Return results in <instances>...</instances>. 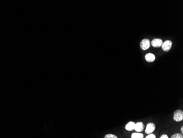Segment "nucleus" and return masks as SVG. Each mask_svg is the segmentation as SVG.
Returning a JSON list of instances; mask_svg holds the SVG:
<instances>
[{"label": "nucleus", "mask_w": 183, "mask_h": 138, "mask_svg": "<svg viewBox=\"0 0 183 138\" xmlns=\"http://www.w3.org/2000/svg\"><path fill=\"white\" fill-rule=\"evenodd\" d=\"M173 119L177 122H179L183 119V111L181 110H177L174 113Z\"/></svg>", "instance_id": "f257e3e1"}, {"label": "nucleus", "mask_w": 183, "mask_h": 138, "mask_svg": "<svg viewBox=\"0 0 183 138\" xmlns=\"http://www.w3.org/2000/svg\"><path fill=\"white\" fill-rule=\"evenodd\" d=\"M150 47V41L149 39H143L140 43V47L143 50H147Z\"/></svg>", "instance_id": "f03ea898"}, {"label": "nucleus", "mask_w": 183, "mask_h": 138, "mask_svg": "<svg viewBox=\"0 0 183 138\" xmlns=\"http://www.w3.org/2000/svg\"><path fill=\"white\" fill-rule=\"evenodd\" d=\"M172 42L170 40H167L163 42L162 45V48L164 51L167 52L169 51L172 47Z\"/></svg>", "instance_id": "7ed1b4c3"}, {"label": "nucleus", "mask_w": 183, "mask_h": 138, "mask_svg": "<svg viewBox=\"0 0 183 138\" xmlns=\"http://www.w3.org/2000/svg\"><path fill=\"white\" fill-rule=\"evenodd\" d=\"M156 126L155 125V124L152 123H149L147 124L146 128L145 129V133L147 134H149L152 133V132H154L155 130Z\"/></svg>", "instance_id": "20e7f679"}, {"label": "nucleus", "mask_w": 183, "mask_h": 138, "mask_svg": "<svg viewBox=\"0 0 183 138\" xmlns=\"http://www.w3.org/2000/svg\"><path fill=\"white\" fill-rule=\"evenodd\" d=\"M151 43V45L154 47H160L162 46L163 41L160 39H154L152 40Z\"/></svg>", "instance_id": "39448f33"}, {"label": "nucleus", "mask_w": 183, "mask_h": 138, "mask_svg": "<svg viewBox=\"0 0 183 138\" xmlns=\"http://www.w3.org/2000/svg\"><path fill=\"white\" fill-rule=\"evenodd\" d=\"M144 129V125L142 122H138L135 124L134 130L137 132H141Z\"/></svg>", "instance_id": "423d86ee"}, {"label": "nucleus", "mask_w": 183, "mask_h": 138, "mask_svg": "<svg viewBox=\"0 0 183 138\" xmlns=\"http://www.w3.org/2000/svg\"><path fill=\"white\" fill-rule=\"evenodd\" d=\"M145 60L147 62H152L155 60V56L153 54V53H147L145 55Z\"/></svg>", "instance_id": "0eeeda50"}, {"label": "nucleus", "mask_w": 183, "mask_h": 138, "mask_svg": "<svg viewBox=\"0 0 183 138\" xmlns=\"http://www.w3.org/2000/svg\"><path fill=\"white\" fill-rule=\"evenodd\" d=\"M135 124L136 123L133 122H129L125 126L126 130L127 131H132L134 129Z\"/></svg>", "instance_id": "6e6552de"}, {"label": "nucleus", "mask_w": 183, "mask_h": 138, "mask_svg": "<svg viewBox=\"0 0 183 138\" xmlns=\"http://www.w3.org/2000/svg\"><path fill=\"white\" fill-rule=\"evenodd\" d=\"M132 138H143L144 137V135L140 133H134L132 134Z\"/></svg>", "instance_id": "1a4fd4ad"}, {"label": "nucleus", "mask_w": 183, "mask_h": 138, "mask_svg": "<svg viewBox=\"0 0 183 138\" xmlns=\"http://www.w3.org/2000/svg\"><path fill=\"white\" fill-rule=\"evenodd\" d=\"M183 135L180 133H177V134H174L171 136V138H182Z\"/></svg>", "instance_id": "9d476101"}, {"label": "nucleus", "mask_w": 183, "mask_h": 138, "mask_svg": "<svg viewBox=\"0 0 183 138\" xmlns=\"http://www.w3.org/2000/svg\"><path fill=\"white\" fill-rule=\"evenodd\" d=\"M105 138H117V137L114 135V134H107L105 136V137H104Z\"/></svg>", "instance_id": "9b49d317"}, {"label": "nucleus", "mask_w": 183, "mask_h": 138, "mask_svg": "<svg viewBox=\"0 0 183 138\" xmlns=\"http://www.w3.org/2000/svg\"><path fill=\"white\" fill-rule=\"evenodd\" d=\"M156 136L155 134H148V135L146 137V138H156Z\"/></svg>", "instance_id": "f8f14e48"}, {"label": "nucleus", "mask_w": 183, "mask_h": 138, "mask_svg": "<svg viewBox=\"0 0 183 138\" xmlns=\"http://www.w3.org/2000/svg\"><path fill=\"white\" fill-rule=\"evenodd\" d=\"M160 137H161V138H168V135H166V134H163V135H161Z\"/></svg>", "instance_id": "ddd939ff"}, {"label": "nucleus", "mask_w": 183, "mask_h": 138, "mask_svg": "<svg viewBox=\"0 0 183 138\" xmlns=\"http://www.w3.org/2000/svg\"><path fill=\"white\" fill-rule=\"evenodd\" d=\"M183 127H181V133H182L183 132Z\"/></svg>", "instance_id": "4468645a"}]
</instances>
